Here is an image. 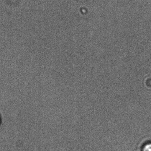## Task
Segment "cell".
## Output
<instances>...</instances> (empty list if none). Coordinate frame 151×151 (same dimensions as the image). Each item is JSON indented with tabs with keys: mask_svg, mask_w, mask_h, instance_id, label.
Instances as JSON below:
<instances>
[{
	"mask_svg": "<svg viewBox=\"0 0 151 151\" xmlns=\"http://www.w3.org/2000/svg\"><path fill=\"white\" fill-rule=\"evenodd\" d=\"M143 151H151V144H146L144 148Z\"/></svg>",
	"mask_w": 151,
	"mask_h": 151,
	"instance_id": "6da1fadb",
	"label": "cell"
}]
</instances>
